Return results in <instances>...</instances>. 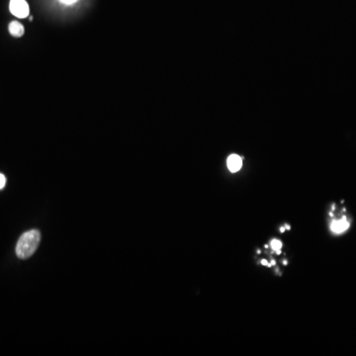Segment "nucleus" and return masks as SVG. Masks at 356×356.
<instances>
[{"instance_id":"nucleus-1","label":"nucleus","mask_w":356,"mask_h":356,"mask_svg":"<svg viewBox=\"0 0 356 356\" xmlns=\"http://www.w3.org/2000/svg\"><path fill=\"white\" fill-rule=\"evenodd\" d=\"M41 240V233L37 229L24 232L16 245V254L20 259L31 257L38 248Z\"/></svg>"},{"instance_id":"nucleus-2","label":"nucleus","mask_w":356,"mask_h":356,"mask_svg":"<svg viewBox=\"0 0 356 356\" xmlns=\"http://www.w3.org/2000/svg\"><path fill=\"white\" fill-rule=\"evenodd\" d=\"M10 12L18 18H26L29 15V5L26 0H10Z\"/></svg>"},{"instance_id":"nucleus-3","label":"nucleus","mask_w":356,"mask_h":356,"mask_svg":"<svg viewBox=\"0 0 356 356\" xmlns=\"http://www.w3.org/2000/svg\"><path fill=\"white\" fill-rule=\"evenodd\" d=\"M242 159L237 154H231L227 158V168L230 172H236L241 168Z\"/></svg>"},{"instance_id":"nucleus-4","label":"nucleus","mask_w":356,"mask_h":356,"mask_svg":"<svg viewBox=\"0 0 356 356\" xmlns=\"http://www.w3.org/2000/svg\"><path fill=\"white\" fill-rule=\"evenodd\" d=\"M330 227H331L332 231H334L336 233H340V232H343L344 230H346L349 227V222L346 221L345 218H343L342 220L333 222L331 223Z\"/></svg>"},{"instance_id":"nucleus-5","label":"nucleus","mask_w":356,"mask_h":356,"mask_svg":"<svg viewBox=\"0 0 356 356\" xmlns=\"http://www.w3.org/2000/svg\"><path fill=\"white\" fill-rule=\"evenodd\" d=\"M9 32L14 37H21L24 34V27L19 22H12L9 25Z\"/></svg>"},{"instance_id":"nucleus-6","label":"nucleus","mask_w":356,"mask_h":356,"mask_svg":"<svg viewBox=\"0 0 356 356\" xmlns=\"http://www.w3.org/2000/svg\"><path fill=\"white\" fill-rule=\"evenodd\" d=\"M271 247L276 251V250H279L281 249L282 247V242L280 240H277V239H273L271 241Z\"/></svg>"},{"instance_id":"nucleus-7","label":"nucleus","mask_w":356,"mask_h":356,"mask_svg":"<svg viewBox=\"0 0 356 356\" xmlns=\"http://www.w3.org/2000/svg\"><path fill=\"white\" fill-rule=\"evenodd\" d=\"M6 184V178L3 174L0 173V189H2Z\"/></svg>"},{"instance_id":"nucleus-8","label":"nucleus","mask_w":356,"mask_h":356,"mask_svg":"<svg viewBox=\"0 0 356 356\" xmlns=\"http://www.w3.org/2000/svg\"><path fill=\"white\" fill-rule=\"evenodd\" d=\"M59 1L65 5H71V4H74L77 0H59Z\"/></svg>"},{"instance_id":"nucleus-9","label":"nucleus","mask_w":356,"mask_h":356,"mask_svg":"<svg viewBox=\"0 0 356 356\" xmlns=\"http://www.w3.org/2000/svg\"><path fill=\"white\" fill-rule=\"evenodd\" d=\"M261 263H262L264 266H270V264H269L266 260H262V261H261Z\"/></svg>"},{"instance_id":"nucleus-10","label":"nucleus","mask_w":356,"mask_h":356,"mask_svg":"<svg viewBox=\"0 0 356 356\" xmlns=\"http://www.w3.org/2000/svg\"><path fill=\"white\" fill-rule=\"evenodd\" d=\"M286 228H287V229H290V226H289L288 224H286Z\"/></svg>"}]
</instances>
